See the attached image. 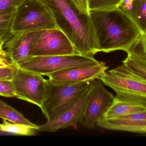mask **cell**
Returning <instances> with one entry per match:
<instances>
[{
  "instance_id": "ffe728a7",
  "label": "cell",
  "mask_w": 146,
  "mask_h": 146,
  "mask_svg": "<svg viewBox=\"0 0 146 146\" xmlns=\"http://www.w3.org/2000/svg\"><path fill=\"white\" fill-rule=\"evenodd\" d=\"M128 56L146 60V34H141L126 51Z\"/></svg>"
},
{
  "instance_id": "3957f363",
  "label": "cell",
  "mask_w": 146,
  "mask_h": 146,
  "mask_svg": "<svg viewBox=\"0 0 146 146\" xmlns=\"http://www.w3.org/2000/svg\"><path fill=\"white\" fill-rule=\"evenodd\" d=\"M100 79L115 91L117 100L146 107V79L134 74L123 65L106 71Z\"/></svg>"
},
{
  "instance_id": "ac0fdd59",
  "label": "cell",
  "mask_w": 146,
  "mask_h": 146,
  "mask_svg": "<svg viewBox=\"0 0 146 146\" xmlns=\"http://www.w3.org/2000/svg\"><path fill=\"white\" fill-rule=\"evenodd\" d=\"M36 130L31 126L23 124L13 123L5 119L3 120L2 123L0 124V131L19 135H34Z\"/></svg>"
},
{
  "instance_id": "5b68a950",
  "label": "cell",
  "mask_w": 146,
  "mask_h": 146,
  "mask_svg": "<svg viewBox=\"0 0 146 146\" xmlns=\"http://www.w3.org/2000/svg\"><path fill=\"white\" fill-rule=\"evenodd\" d=\"M59 29L49 9L40 0H25L17 8L13 34Z\"/></svg>"
},
{
  "instance_id": "4fadbf2b",
  "label": "cell",
  "mask_w": 146,
  "mask_h": 146,
  "mask_svg": "<svg viewBox=\"0 0 146 146\" xmlns=\"http://www.w3.org/2000/svg\"><path fill=\"white\" fill-rule=\"evenodd\" d=\"M96 125L110 130L146 134V111L113 118L103 117Z\"/></svg>"
},
{
  "instance_id": "cb8c5ba5",
  "label": "cell",
  "mask_w": 146,
  "mask_h": 146,
  "mask_svg": "<svg viewBox=\"0 0 146 146\" xmlns=\"http://www.w3.org/2000/svg\"><path fill=\"white\" fill-rule=\"evenodd\" d=\"M25 0H0V11L10 7L17 8Z\"/></svg>"
},
{
  "instance_id": "8992f818",
  "label": "cell",
  "mask_w": 146,
  "mask_h": 146,
  "mask_svg": "<svg viewBox=\"0 0 146 146\" xmlns=\"http://www.w3.org/2000/svg\"><path fill=\"white\" fill-rule=\"evenodd\" d=\"M92 56L78 53L56 56H30L17 66L42 76L68 68L91 66L100 63Z\"/></svg>"
},
{
  "instance_id": "7a4b0ae2",
  "label": "cell",
  "mask_w": 146,
  "mask_h": 146,
  "mask_svg": "<svg viewBox=\"0 0 146 146\" xmlns=\"http://www.w3.org/2000/svg\"><path fill=\"white\" fill-rule=\"evenodd\" d=\"M100 52H126L142 33L133 20L119 8L89 11Z\"/></svg>"
},
{
  "instance_id": "7402d4cb",
  "label": "cell",
  "mask_w": 146,
  "mask_h": 146,
  "mask_svg": "<svg viewBox=\"0 0 146 146\" xmlns=\"http://www.w3.org/2000/svg\"><path fill=\"white\" fill-rule=\"evenodd\" d=\"M0 96L8 98L16 97L11 80H0Z\"/></svg>"
},
{
  "instance_id": "8fae6325",
  "label": "cell",
  "mask_w": 146,
  "mask_h": 146,
  "mask_svg": "<svg viewBox=\"0 0 146 146\" xmlns=\"http://www.w3.org/2000/svg\"><path fill=\"white\" fill-rule=\"evenodd\" d=\"M40 32L37 31L15 33L5 42L3 48L17 67L29 58L31 49L39 38Z\"/></svg>"
},
{
  "instance_id": "d4e9b609",
  "label": "cell",
  "mask_w": 146,
  "mask_h": 146,
  "mask_svg": "<svg viewBox=\"0 0 146 146\" xmlns=\"http://www.w3.org/2000/svg\"><path fill=\"white\" fill-rule=\"evenodd\" d=\"M81 11L86 14H89L88 0H72Z\"/></svg>"
},
{
  "instance_id": "9a60e30c",
  "label": "cell",
  "mask_w": 146,
  "mask_h": 146,
  "mask_svg": "<svg viewBox=\"0 0 146 146\" xmlns=\"http://www.w3.org/2000/svg\"><path fill=\"white\" fill-rule=\"evenodd\" d=\"M144 111H146V107L119 100L115 98L104 118H113Z\"/></svg>"
},
{
  "instance_id": "e0dca14e",
  "label": "cell",
  "mask_w": 146,
  "mask_h": 146,
  "mask_svg": "<svg viewBox=\"0 0 146 146\" xmlns=\"http://www.w3.org/2000/svg\"><path fill=\"white\" fill-rule=\"evenodd\" d=\"M17 7H10L0 11V39L7 41L13 35L12 25Z\"/></svg>"
},
{
  "instance_id": "52a82bcc",
  "label": "cell",
  "mask_w": 146,
  "mask_h": 146,
  "mask_svg": "<svg viewBox=\"0 0 146 146\" xmlns=\"http://www.w3.org/2000/svg\"><path fill=\"white\" fill-rule=\"evenodd\" d=\"M11 82L16 98L41 108L46 96L47 79L38 73L17 67Z\"/></svg>"
},
{
  "instance_id": "603a6c76",
  "label": "cell",
  "mask_w": 146,
  "mask_h": 146,
  "mask_svg": "<svg viewBox=\"0 0 146 146\" xmlns=\"http://www.w3.org/2000/svg\"><path fill=\"white\" fill-rule=\"evenodd\" d=\"M17 67L14 66L0 68V80H11Z\"/></svg>"
},
{
  "instance_id": "277c9868",
  "label": "cell",
  "mask_w": 146,
  "mask_h": 146,
  "mask_svg": "<svg viewBox=\"0 0 146 146\" xmlns=\"http://www.w3.org/2000/svg\"><path fill=\"white\" fill-rule=\"evenodd\" d=\"M93 81L65 85L47 80L46 96L41 109L47 121L59 116L78 102L89 89Z\"/></svg>"
},
{
  "instance_id": "7c38bea8",
  "label": "cell",
  "mask_w": 146,
  "mask_h": 146,
  "mask_svg": "<svg viewBox=\"0 0 146 146\" xmlns=\"http://www.w3.org/2000/svg\"><path fill=\"white\" fill-rule=\"evenodd\" d=\"M92 85L82 98L72 107L54 119L39 125L38 130L42 132H55L61 129L76 126L83 122L84 108Z\"/></svg>"
},
{
  "instance_id": "44dd1931",
  "label": "cell",
  "mask_w": 146,
  "mask_h": 146,
  "mask_svg": "<svg viewBox=\"0 0 146 146\" xmlns=\"http://www.w3.org/2000/svg\"><path fill=\"white\" fill-rule=\"evenodd\" d=\"M121 1V0H88L89 11L117 9Z\"/></svg>"
},
{
  "instance_id": "5bb4252c",
  "label": "cell",
  "mask_w": 146,
  "mask_h": 146,
  "mask_svg": "<svg viewBox=\"0 0 146 146\" xmlns=\"http://www.w3.org/2000/svg\"><path fill=\"white\" fill-rule=\"evenodd\" d=\"M118 8L133 20L142 33L146 34V0H121Z\"/></svg>"
},
{
  "instance_id": "2e32d148",
  "label": "cell",
  "mask_w": 146,
  "mask_h": 146,
  "mask_svg": "<svg viewBox=\"0 0 146 146\" xmlns=\"http://www.w3.org/2000/svg\"><path fill=\"white\" fill-rule=\"evenodd\" d=\"M0 118L13 123L31 126L37 130L38 129V125L29 121L22 113L1 100H0Z\"/></svg>"
},
{
  "instance_id": "6da1fadb",
  "label": "cell",
  "mask_w": 146,
  "mask_h": 146,
  "mask_svg": "<svg viewBox=\"0 0 146 146\" xmlns=\"http://www.w3.org/2000/svg\"><path fill=\"white\" fill-rule=\"evenodd\" d=\"M50 10L59 29L72 43L76 52L94 57L100 52L89 14L72 0H40Z\"/></svg>"
},
{
  "instance_id": "30bf717a",
  "label": "cell",
  "mask_w": 146,
  "mask_h": 146,
  "mask_svg": "<svg viewBox=\"0 0 146 146\" xmlns=\"http://www.w3.org/2000/svg\"><path fill=\"white\" fill-rule=\"evenodd\" d=\"M108 68L106 63L100 61L91 66L73 67L58 71L47 76L51 82L57 84H75L100 78Z\"/></svg>"
},
{
  "instance_id": "ba28073f",
  "label": "cell",
  "mask_w": 146,
  "mask_h": 146,
  "mask_svg": "<svg viewBox=\"0 0 146 146\" xmlns=\"http://www.w3.org/2000/svg\"><path fill=\"white\" fill-rule=\"evenodd\" d=\"M114 100L113 94L105 88L100 78L93 80L84 108L83 120L84 126L89 129L94 128L98 121L104 117Z\"/></svg>"
},
{
  "instance_id": "9c48e42d",
  "label": "cell",
  "mask_w": 146,
  "mask_h": 146,
  "mask_svg": "<svg viewBox=\"0 0 146 146\" xmlns=\"http://www.w3.org/2000/svg\"><path fill=\"white\" fill-rule=\"evenodd\" d=\"M77 53L70 39L59 29L41 31L30 56H56Z\"/></svg>"
},
{
  "instance_id": "d6986e66",
  "label": "cell",
  "mask_w": 146,
  "mask_h": 146,
  "mask_svg": "<svg viewBox=\"0 0 146 146\" xmlns=\"http://www.w3.org/2000/svg\"><path fill=\"white\" fill-rule=\"evenodd\" d=\"M122 63L134 74L146 79V60L127 55Z\"/></svg>"
}]
</instances>
